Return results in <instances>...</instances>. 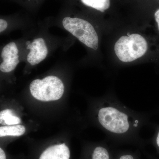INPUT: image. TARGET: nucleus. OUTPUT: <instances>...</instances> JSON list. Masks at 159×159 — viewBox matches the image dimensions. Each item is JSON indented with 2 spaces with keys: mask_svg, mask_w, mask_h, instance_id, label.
Here are the masks:
<instances>
[{
  "mask_svg": "<svg viewBox=\"0 0 159 159\" xmlns=\"http://www.w3.org/2000/svg\"><path fill=\"white\" fill-rule=\"evenodd\" d=\"M147 48L145 39L140 34H134L119 39L115 44V51L120 61L130 62L143 56Z\"/></svg>",
  "mask_w": 159,
  "mask_h": 159,
  "instance_id": "f257e3e1",
  "label": "nucleus"
},
{
  "mask_svg": "<svg viewBox=\"0 0 159 159\" xmlns=\"http://www.w3.org/2000/svg\"><path fill=\"white\" fill-rule=\"evenodd\" d=\"M72 29L73 34L81 43L94 50L98 48L99 38L94 27L87 21L78 18H64Z\"/></svg>",
  "mask_w": 159,
  "mask_h": 159,
  "instance_id": "20e7f679",
  "label": "nucleus"
},
{
  "mask_svg": "<svg viewBox=\"0 0 159 159\" xmlns=\"http://www.w3.org/2000/svg\"><path fill=\"white\" fill-rule=\"evenodd\" d=\"M31 43V42H30V41H28L26 42V44L27 45V46L29 45Z\"/></svg>",
  "mask_w": 159,
  "mask_h": 159,
  "instance_id": "2eb2a0df",
  "label": "nucleus"
},
{
  "mask_svg": "<svg viewBox=\"0 0 159 159\" xmlns=\"http://www.w3.org/2000/svg\"><path fill=\"white\" fill-rule=\"evenodd\" d=\"M26 131L25 127L24 125H15L1 126L0 127V137H19L22 135Z\"/></svg>",
  "mask_w": 159,
  "mask_h": 159,
  "instance_id": "423d86ee",
  "label": "nucleus"
},
{
  "mask_svg": "<svg viewBox=\"0 0 159 159\" xmlns=\"http://www.w3.org/2000/svg\"><path fill=\"white\" fill-rule=\"evenodd\" d=\"M119 159H134L133 157L129 155H125L120 157Z\"/></svg>",
  "mask_w": 159,
  "mask_h": 159,
  "instance_id": "ddd939ff",
  "label": "nucleus"
},
{
  "mask_svg": "<svg viewBox=\"0 0 159 159\" xmlns=\"http://www.w3.org/2000/svg\"><path fill=\"white\" fill-rule=\"evenodd\" d=\"M92 159H109V155L105 148L98 146L94 149Z\"/></svg>",
  "mask_w": 159,
  "mask_h": 159,
  "instance_id": "1a4fd4ad",
  "label": "nucleus"
},
{
  "mask_svg": "<svg viewBox=\"0 0 159 159\" xmlns=\"http://www.w3.org/2000/svg\"><path fill=\"white\" fill-rule=\"evenodd\" d=\"M0 159H6V154L2 148H0Z\"/></svg>",
  "mask_w": 159,
  "mask_h": 159,
  "instance_id": "f8f14e48",
  "label": "nucleus"
},
{
  "mask_svg": "<svg viewBox=\"0 0 159 159\" xmlns=\"http://www.w3.org/2000/svg\"><path fill=\"white\" fill-rule=\"evenodd\" d=\"M8 27V23L5 20L1 19L0 20V32L5 31Z\"/></svg>",
  "mask_w": 159,
  "mask_h": 159,
  "instance_id": "9d476101",
  "label": "nucleus"
},
{
  "mask_svg": "<svg viewBox=\"0 0 159 159\" xmlns=\"http://www.w3.org/2000/svg\"><path fill=\"white\" fill-rule=\"evenodd\" d=\"M98 120L102 127L114 134L125 133L130 127L127 115L112 107L100 109Z\"/></svg>",
  "mask_w": 159,
  "mask_h": 159,
  "instance_id": "7ed1b4c3",
  "label": "nucleus"
},
{
  "mask_svg": "<svg viewBox=\"0 0 159 159\" xmlns=\"http://www.w3.org/2000/svg\"><path fill=\"white\" fill-rule=\"evenodd\" d=\"M155 19L156 22L157 24L158 28L159 31V9H158L154 14Z\"/></svg>",
  "mask_w": 159,
  "mask_h": 159,
  "instance_id": "9b49d317",
  "label": "nucleus"
},
{
  "mask_svg": "<svg viewBox=\"0 0 159 159\" xmlns=\"http://www.w3.org/2000/svg\"><path fill=\"white\" fill-rule=\"evenodd\" d=\"M64 85L59 78L48 76L43 80L36 79L30 85L31 95L35 99L44 102L55 101L62 97Z\"/></svg>",
  "mask_w": 159,
  "mask_h": 159,
  "instance_id": "f03ea898",
  "label": "nucleus"
},
{
  "mask_svg": "<svg viewBox=\"0 0 159 159\" xmlns=\"http://www.w3.org/2000/svg\"><path fill=\"white\" fill-rule=\"evenodd\" d=\"M70 151L65 143L52 145L41 155L39 159H70Z\"/></svg>",
  "mask_w": 159,
  "mask_h": 159,
  "instance_id": "39448f33",
  "label": "nucleus"
},
{
  "mask_svg": "<svg viewBox=\"0 0 159 159\" xmlns=\"http://www.w3.org/2000/svg\"><path fill=\"white\" fill-rule=\"evenodd\" d=\"M86 6L104 12L110 6V0H81Z\"/></svg>",
  "mask_w": 159,
  "mask_h": 159,
  "instance_id": "6e6552de",
  "label": "nucleus"
},
{
  "mask_svg": "<svg viewBox=\"0 0 159 159\" xmlns=\"http://www.w3.org/2000/svg\"><path fill=\"white\" fill-rule=\"evenodd\" d=\"M21 122L20 119L15 116L13 111L10 109L4 110L0 112V123L3 125H15Z\"/></svg>",
  "mask_w": 159,
  "mask_h": 159,
  "instance_id": "0eeeda50",
  "label": "nucleus"
},
{
  "mask_svg": "<svg viewBox=\"0 0 159 159\" xmlns=\"http://www.w3.org/2000/svg\"><path fill=\"white\" fill-rule=\"evenodd\" d=\"M157 143L158 146L159 147V132L158 134L157 137Z\"/></svg>",
  "mask_w": 159,
  "mask_h": 159,
  "instance_id": "4468645a",
  "label": "nucleus"
}]
</instances>
